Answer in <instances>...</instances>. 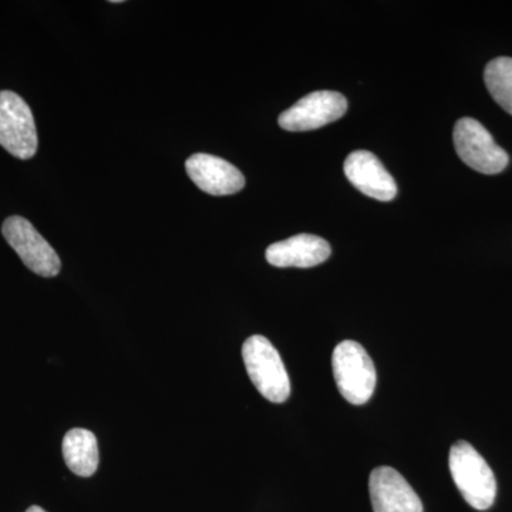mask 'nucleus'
Returning <instances> with one entry per match:
<instances>
[{
    "label": "nucleus",
    "instance_id": "f257e3e1",
    "mask_svg": "<svg viewBox=\"0 0 512 512\" xmlns=\"http://www.w3.org/2000/svg\"><path fill=\"white\" fill-rule=\"evenodd\" d=\"M454 484L471 507L485 511L497 497V480L483 456L467 441L453 444L448 456Z\"/></svg>",
    "mask_w": 512,
    "mask_h": 512
},
{
    "label": "nucleus",
    "instance_id": "f03ea898",
    "mask_svg": "<svg viewBox=\"0 0 512 512\" xmlns=\"http://www.w3.org/2000/svg\"><path fill=\"white\" fill-rule=\"evenodd\" d=\"M242 359L256 390L272 403H284L291 394V380L278 350L265 336L254 335L242 346Z\"/></svg>",
    "mask_w": 512,
    "mask_h": 512
},
{
    "label": "nucleus",
    "instance_id": "7ed1b4c3",
    "mask_svg": "<svg viewBox=\"0 0 512 512\" xmlns=\"http://www.w3.org/2000/svg\"><path fill=\"white\" fill-rule=\"evenodd\" d=\"M333 376L340 394L355 406L369 402L376 389L377 373L372 357L360 343L345 340L333 350Z\"/></svg>",
    "mask_w": 512,
    "mask_h": 512
},
{
    "label": "nucleus",
    "instance_id": "20e7f679",
    "mask_svg": "<svg viewBox=\"0 0 512 512\" xmlns=\"http://www.w3.org/2000/svg\"><path fill=\"white\" fill-rule=\"evenodd\" d=\"M453 138L458 157L478 173L500 174L510 163V157L495 144L490 131L471 117L457 121Z\"/></svg>",
    "mask_w": 512,
    "mask_h": 512
},
{
    "label": "nucleus",
    "instance_id": "39448f33",
    "mask_svg": "<svg viewBox=\"0 0 512 512\" xmlns=\"http://www.w3.org/2000/svg\"><path fill=\"white\" fill-rule=\"evenodd\" d=\"M0 146L20 160L37 151V131L32 110L19 94L0 92Z\"/></svg>",
    "mask_w": 512,
    "mask_h": 512
},
{
    "label": "nucleus",
    "instance_id": "423d86ee",
    "mask_svg": "<svg viewBox=\"0 0 512 512\" xmlns=\"http://www.w3.org/2000/svg\"><path fill=\"white\" fill-rule=\"evenodd\" d=\"M2 234L30 271L45 278L59 275V255L28 220L18 215L8 218L3 222Z\"/></svg>",
    "mask_w": 512,
    "mask_h": 512
},
{
    "label": "nucleus",
    "instance_id": "0eeeda50",
    "mask_svg": "<svg viewBox=\"0 0 512 512\" xmlns=\"http://www.w3.org/2000/svg\"><path fill=\"white\" fill-rule=\"evenodd\" d=\"M348 100L343 94L322 90L306 94L291 109L279 116V126L286 131H312L328 126L333 121L345 116Z\"/></svg>",
    "mask_w": 512,
    "mask_h": 512
},
{
    "label": "nucleus",
    "instance_id": "6e6552de",
    "mask_svg": "<svg viewBox=\"0 0 512 512\" xmlns=\"http://www.w3.org/2000/svg\"><path fill=\"white\" fill-rule=\"evenodd\" d=\"M373 512H423L419 495L392 467H377L370 474Z\"/></svg>",
    "mask_w": 512,
    "mask_h": 512
},
{
    "label": "nucleus",
    "instance_id": "1a4fd4ad",
    "mask_svg": "<svg viewBox=\"0 0 512 512\" xmlns=\"http://www.w3.org/2000/svg\"><path fill=\"white\" fill-rule=\"evenodd\" d=\"M185 170L201 191L217 197L237 194L245 185L244 174L235 165L210 154H194L185 163Z\"/></svg>",
    "mask_w": 512,
    "mask_h": 512
},
{
    "label": "nucleus",
    "instance_id": "9d476101",
    "mask_svg": "<svg viewBox=\"0 0 512 512\" xmlns=\"http://www.w3.org/2000/svg\"><path fill=\"white\" fill-rule=\"evenodd\" d=\"M346 177L357 190L377 201H392L397 184L382 161L370 151H353L343 165Z\"/></svg>",
    "mask_w": 512,
    "mask_h": 512
},
{
    "label": "nucleus",
    "instance_id": "9b49d317",
    "mask_svg": "<svg viewBox=\"0 0 512 512\" xmlns=\"http://www.w3.org/2000/svg\"><path fill=\"white\" fill-rule=\"evenodd\" d=\"M332 254L326 239L311 234H299L275 242L266 249V261L276 268H312L323 264Z\"/></svg>",
    "mask_w": 512,
    "mask_h": 512
},
{
    "label": "nucleus",
    "instance_id": "f8f14e48",
    "mask_svg": "<svg viewBox=\"0 0 512 512\" xmlns=\"http://www.w3.org/2000/svg\"><path fill=\"white\" fill-rule=\"evenodd\" d=\"M63 457L67 467L79 477H92L99 468V444L92 431L73 429L64 436Z\"/></svg>",
    "mask_w": 512,
    "mask_h": 512
},
{
    "label": "nucleus",
    "instance_id": "ddd939ff",
    "mask_svg": "<svg viewBox=\"0 0 512 512\" xmlns=\"http://www.w3.org/2000/svg\"><path fill=\"white\" fill-rule=\"evenodd\" d=\"M484 82L493 99L512 116V59L497 57L485 67Z\"/></svg>",
    "mask_w": 512,
    "mask_h": 512
},
{
    "label": "nucleus",
    "instance_id": "4468645a",
    "mask_svg": "<svg viewBox=\"0 0 512 512\" xmlns=\"http://www.w3.org/2000/svg\"><path fill=\"white\" fill-rule=\"evenodd\" d=\"M26 512H47L43 510V508L37 507V505H33V507L28 508Z\"/></svg>",
    "mask_w": 512,
    "mask_h": 512
}]
</instances>
